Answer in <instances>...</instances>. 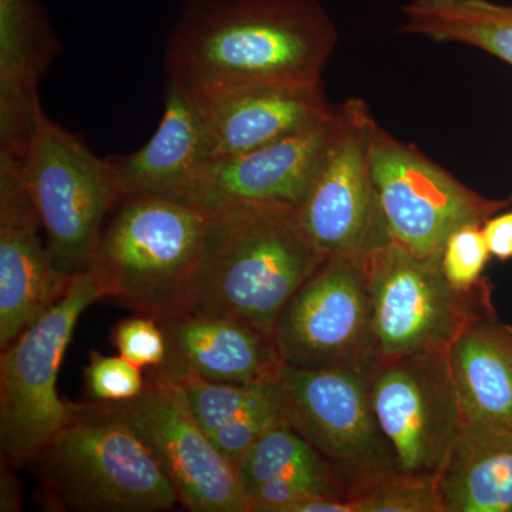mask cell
I'll list each match as a JSON object with an SVG mask.
<instances>
[{
  "label": "cell",
  "mask_w": 512,
  "mask_h": 512,
  "mask_svg": "<svg viewBox=\"0 0 512 512\" xmlns=\"http://www.w3.org/2000/svg\"><path fill=\"white\" fill-rule=\"evenodd\" d=\"M338 40L318 0H185L165 43V76L191 99L322 86Z\"/></svg>",
  "instance_id": "6da1fadb"
},
{
  "label": "cell",
  "mask_w": 512,
  "mask_h": 512,
  "mask_svg": "<svg viewBox=\"0 0 512 512\" xmlns=\"http://www.w3.org/2000/svg\"><path fill=\"white\" fill-rule=\"evenodd\" d=\"M325 259L295 208L221 205L211 210L191 312L242 320L274 335L285 306Z\"/></svg>",
  "instance_id": "7a4b0ae2"
},
{
  "label": "cell",
  "mask_w": 512,
  "mask_h": 512,
  "mask_svg": "<svg viewBox=\"0 0 512 512\" xmlns=\"http://www.w3.org/2000/svg\"><path fill=\"white\" fill-rule=\"evenodd\" d=\"M211 211L127 195L101 232L92 274L104 299L157 320L192 311Z\"/></svg>",
  "instance_id": "3957f363"
},
{
  "label": "cell",
  "mask_w": 512,
  "mask_h": 512,
  "mask_svg": "<svg viewBox=\"0 0 512 512\" xmlns=\"http://www.w3.org/2000/svg\"><path fill=\"white\" fill-rule=\"evenodd\" d=\"M72 419L29 464L49 511L157 512L180 505L143 441L96 402L72 404Z\"/></svg>",
  "instance_id": "277c9868"
},
{
  "label": "cell",
  "mask_w": 512,
  "mask_h": 512,
  "mask_svg": "<svg viewBox=\"0 0 512 512\" xmlns=\"http://www.w3.org/2000/svg\"><path fill=\"white\" fill-rule=\"evenodd\" d=\"M18 163L53 264L69 276L92 271L107 218L127 197L109 158L43 114Z\"/></svg>",
  "instance_id": "5b68a950"
},
{
  "label": "cell",
  "mask_w": 512,
  "mask_h": 512,
  "mask_svg": "<svg viewBox=\"0 0 512 512\" xmlns=\"http://www.w3.org/2000/svg\"><path fill=\"white\" fill-rule=\"evenodd\" d=\"M375 360L448 352L468 323L493 308L487 278L456 288L441 269L387 239L365 255Z\"/></svg>",
  "instance_id": "8992f818"
},
{
  "label": "cell",
  "mask_w": 512,
  "mask_h": 512,
  "mask_svg": "<svg viewBox=\"0 0 512 512\" xmlns=\"http://www.w3.org/2000/svg\"><path fill=\"white\" fill-rule=\"evenodd\" d=\"M104 301L92 272L74 276L55 308L26 329L0 356V450L20 470L72 419L57 392V375L82 313Z\"/></svg>",
  "instance_id": "52a82bcc"
},
{
  "label": "cell",
  "mask_w": 512,
  "mask_h": 512,
  "mask_svg": "<svg viewBox=\"0 0 512 512\" xmlns=\"http://www.w3.org/2000/svg\"><path fill=\"white\" fill-rule=\"evenodd\" d=\"M370 167L387 238L429 261L441 262L447 239L458 228L484 225L512 205L470 190L377 123L370 138Z\"/></svg>",
  "instance_id": "ba28073f"
},
{
  "label": "cell",
  "mask_w": 512,
  "mask_h": 512,
  "mask_svg": "<svg viewBox=\"0 0 512 512\" xmlns=\"http://www.w3.org/2000/svg\"><path fill=\"white\" fill-rule=\"evenodd\" d=\"M96 404L143 441L181 507L192 512H251L238 468L214 446L180 384L148 376L134 399Z\"/></svg>",
  "instance_id": "9c48e42d"
},
{
  "label": "cell",
  "mask_w": 512,
  "mask_h": 512,
  "mask_svg": "<svg viewBox=\"0 0 512 512\" xmlns=\"http://www.w3.org/2000/svg\"><path fill=\"white\" fill-rule=\"evenodd\" d=\"M447 353L380 357L367 369L373 413L404 473L436 477L466 426Z\"/></svg>",
  "instance_id": "30bf717a"
},
{
  "label": "cell",
  "mask_w": 512,
  "mask_h": 512,
  "mask_svg": "<svg viewBox=\"0 0 512 512\" xmlns=\"http://www.w3.org/2000/svg\"><path fill=\"white\" fill-rule=\"evenodd\" d=\"M365 255L326 256L292 296L274 329L284 365L369 369L375 362Z\"/></svg>",
  "instance_id": "8fae6325"
},
{
  "label": "cell",
  "mask_w": 512,
  "mask_h": 512,
  "mask_svg": "<svg viewBox=\"0 0 512 512\" xmlns=\"http://www.w3.org/2000/svg\"><path fill=\"white\" fill-rule=\"evenodd\" d=\"M279 386L286 421L350 483L397 468L373 413L367 369L284 365Z\"/></svg>",
  "instance_id": "7c38bea8"
},
{
  "label": "cell",
  "mask_w": 512,
  "mask_h": 512,
  "mask_svg": "<svg viewBox=\"0 0 512 512\" xmlns=\"http://www.w3.org/2000/svg\"><path fill=\"white\" fill-rule=\"evenodd\" d=\"M375 123L363 100L339 106L335 137L296 210L302 228L326 256L365 255L389 239L370 167Z\"/></svg>",
  "instance_id": "4fadbf2b"
},
{
  "label": "cell",
  "mask_w": 512,
  "mask_h": 512,
  "mask_svg": "<svg viewBox=\"0 0 512 512\" xmlns=\"http://www.w3.org/2000/svg\"><path fill=\"white\" fill-rule=\"evenodd\" d=\"M338 116L339 107L330 119L268 146L205 161L178 201L210 211L232 202L298 210L335 137Z\"/></svg>",
  "instance_id": "5bb4252c"
},
{
  "label": "cell",
  "mask_w": 512,
  "mask_h": 512,
  "mask_svg": "<svg viewBox=\"0 0 512 512\" xmlns=\"http://www.w3.org/2000/svg\"><path fill=\"white\" fill-rule=\"evenodd\" d=\"M39 217L19 164L0 160V349L5 350L69 292L40 238Z\"/></svg>",
  "instance_id": "9a60e30c"
},
{
  "label": "cell",
  "mask_w": 512,
  "mask_h": 512,
  "mask_svg": "<svg viewBox=\"0 0 512 512\" xmlns=\"http://www.w3.org/2000/svg\"><path fill=\"white\" fill-rule=\"evenodd\" d=\"M158 322L167 338V357L150 377L264 383L276 382L284 369L274 335L242 320L190 312Z\"/></svg>",
  "instance_id": "2e32d148"
},
{
  "label": "cell",
  "mask_w": 512,
  "mask_h": 512,
  "mask_svg": "<svg viewBox=\"0 0 512 512\" xmlns=\"http://www.w3.org/2000/svg\"><path fill=\"white\" fill-rule=\"evenodd\" d=\"M192 100L204 119L210 160L268 146L338 110L323 86L244 87Z\"/></svg>",
  "instance_id": "e0dca14e"
},
{
  "label": "cell",
  "mask_w": 512,
  "mask_h": 512,
  "mask_svg": "<svg viewBox=\"0 0 512 512\" xmlns=\"http://www.w3.org/2000/svg\"><path fill=\"white\" fill-rule=\"evenodd\" d=\"M59 50L40 0H0V157L25 154L45 114L37 87Z\"/></svg>",
  "instance_id": "ac0fdd59"
},
{
  "label": "cell",
  "mask_w": 512,
  "mask_h": 512,
  "mask_svg": "<svg viewBox=\"0 0 512 512\" xmlns=\"http://www.w3.org/2000/svg\"><path fill=\"white\" fill-rule=\"evenodd\" d=\"M164 104L160 126L146 146L128 156L109 157L127 195L180 200L198 168L210 160L204 119L195 101L167 82Z\"/></svg>",
  "instance_id": "d6986e66"
},
{
  "label": "cell",
  "mask_w": 512,
  "mask_h": 512,
  "mask_svg": "<svg viewBox=\"0 0 512 512\" xmlns=\"http://www.w3.org/2000/svg\"><path fill=\"white\" fill-rule=\"evenodd\" d=\"M447 355L467 423L512 434V325L487 309Z\"/></svg>",
  "instance_id": "ffe728a7"
},
{
  "label": "cell",
  "mask_w": 512,
  "mask_h": 512,
  "mask_svg": "<svg viewBox=\"0 0 512 512\" xmlns=\"http://www.w3.org/2000/svg\"><path fill=\"white\" fill-rule=\"evenodd\" d=\"M436 481L443 512L512 511V434L466 421Z\"/></svg>",
  "instance_id": "44dd1931"
},
{
  "label": "cell",
  "mask_w": 512,
  "mask_h": 512,
  "mask_svg": "<svg viewBox=\"0 0 512 512\" xmlns=\"http://www.w3.org/2000/svg\"><path fill=\"white\" fill-rule=\"evenodd\" d=\"M402 32L478 47L512 66V5L491 0H412Z\"/></svg>",
  "instance_id": "7402d4cb"
},
{
  "label": "cell",
  "mask_w": 512,
  "mask_h": 512,
  "mask_svg": "<svg viewBox=\"0 0 512 512\" xmlns=\"http://www.w3.org/2000/svg\"><path fill=\"white\" fill-rule=\"evenodd\" d=\"M238 474L247 495L259 484L275 478L301 483L318 497L346 498L352 484L286 419L279 420L256 440L239 463Z\"/></svg>",
  "instance_id": "603a6c76"
},
{
  "label": "cell",
  "mask_w": 512,
  "mask_h": 512,
  "mask_svg": "<svg viewBox=\"0 0 512 512\" xmlns=\"http://www.w3.org/2000/svg\"><path fill=\"white\" fill-rule=\"evenodd\" d=\"M174 383L183 387L192 413L208 434L252 414H285L279 379L264 383H218L188 375Z\"/></svg>",
  "instance_id": "cb8c5ba5"
},
{
  "label": "cell",
  "mask_w": 512,
  "mask_h": 512,
  "mask_svg": "<svg viewBox=\"0 0 512 512\" xmlns=\"http://www.w3.org/2000/svg\"><path fill=\"white\" fill-rule=\"evenodd\" d=\"M346 500L352 512H443L436 477L399 468L353 481Z\"/></svg>",
  "instance_id": "d4e9b609"
},
{
  "label": "cell",
  "mask_w": 512,
  "mask_h": 512,
  "mask_svg": "<svg viewBox=\"0 0 512 512\" xmlns=\"http://www.w3.org/2000/svg\"><path fill=\"white\" fill-rule=\"evenodd\" d=\"M87 392L96 402H124L143 392L147 379L143 370L123 356L90 353V362L84 372Z\"/></svg>",
  "instance_id": "484cf974"
},
{
  "label": "cell",
  "mask_w": 512,
  "mask_h": 512,
  "mask_svg": "<svg viewBox=\"0 0 512 512\" xmlns=\"http://www.w3.org/2000/svg\"><path fill=\"white\" fill-rule=\"evenodd\" d=\"M111 342L117 352L141 370H156L167 357V338L153 316L137 315L121 319L111 329Z\"/></svg>",
  "instance_id": "4316f807"
},
{
  "label": "cell",
  "mask_w": 512,
  "mask_h": 512,
  "mask_svg": "<svg viewBox=\"0 0 512 512\" xmlns=\"http://www.w3.org/2000/svg\"><path fill=\"white\" fill-rule=\"evenodd\" d=\"M490 256L483 225H464L447 239L441 255V269L456 288H473L480 282Z\"/></svg>",
  "instance_id": "83f0119b"
},
{
  "label": "cell",
  "mask_w": 512,
  "mask_h": 512,
  "mask_svg": "<svg viewBox=\"0 0 512 512\" xmlns=\"http://www.w3.org/2000/svg\"><path fill=\"white\" fill-rule=\"evenodd\" d=\"M285 419L284 413H258L244 417L237 421L220 427L210 434L212 443L222 456L227 458L232 466L237 467L242 458L247 456L256 440L265 433L269 427L279 420Z\"/></svg>",
  "instance_id": "f1b7e54d"
},
{
  "label": "cell",
  "mask_w": 512,
  "mask_h": 512,
  "mask_svg": "<svg viewBox=\"0 0 512 512\" xmlns=\"http://www.w3.org/2000/svg\"><path fill=\"white\" fill-rule=\"evenodd\" d=\"M483 232L491 256L500 261L512 259V211L485 221Z\"/></svg>",
  "instance_id": "f546056e"
},
{
  "label": "cell",
  "mask_w": 512,
  "mask_h": 512,
  "mask_svg": "<svg viewBox=\"0 0 512 512\" xmlns=\"http://www.w3.org/2000/svg\"><path fill=\"white\" fill-rule=\"evenodd\" d=\"M15 467L10 466L8 461L2 460V485H0V511L12 512L19 511L22 507V495H20V487L18 477L15 474Z\"/></svg>",
  "instance_id": "4dcf8cb0"
},
{
  "label": "cell",
  "mask_w": 512,
  "mask_h": 512,
  "mask_svg": "<svg viewBox=\"0 0 512 512\" xmlns=\"http://www.w3.org/2000/svg\"><path fill=\"white\" fill-rule=\"evenodd\" d=\"M508 200H510V201H511V204H512V194H511V197H510V198H508Z\"/></svg>",
  "instance_id": "1f68e13d"
}]
</instances>
